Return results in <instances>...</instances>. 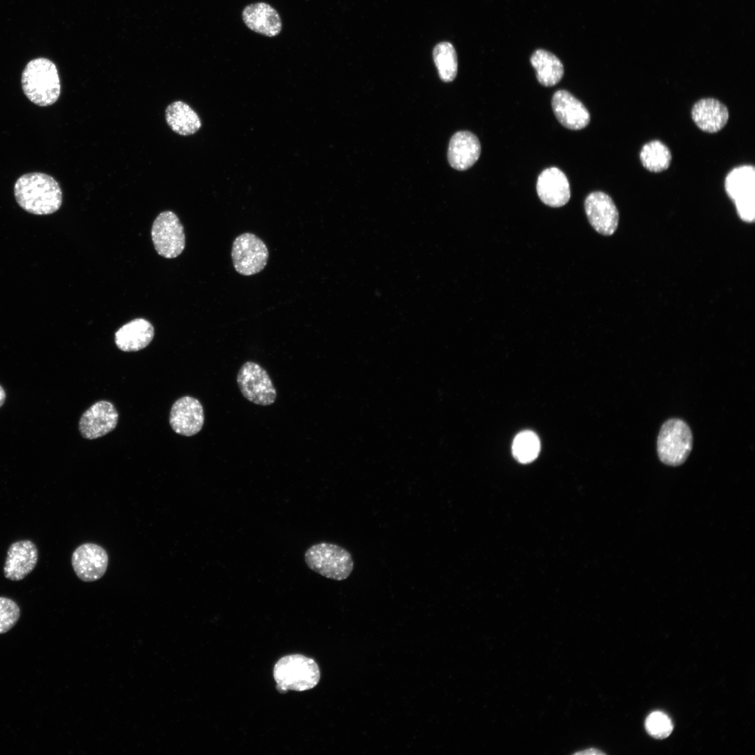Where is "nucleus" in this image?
Wrapping results in <instances>:
<instances>
[{"mask_svg":"<svg viewBox=\"0 0 755 755\" xmlns=\"http://www.w3.org/2000/svg\"><path fill=\"white\" fill-rule=\"evenodd\" d=\"M18 205L25 211L45 215L57 211L62 203V192L52 176L43 173H29L20 176L14 186Z\"/></svg>","mask_w":755,"mask_h":755,"instance_id":"obj_1","label":"nucleus"},{"mask_svg":"<svg viewBox=\"0 0 755 755\" xmlns=\"http://www.w3.org/2000/svg\"><path fill=\"white\" fill-rule=\"evenodd\" d=\"M22 87L26 96L39 106H48L59 99L61 92L56 65L46 58L31 60L22 74Z\"/></svg>","mask_w":755,"mask_h":755,"instance_id":"obj_2","label":"nucleus"},{"mask_svg":"<svg viewBox=\"0 0 755 755\" xmlns=\"http://www.w3.org/2000/svg\"><path fill=\"white\" fill-rule=\"evenodd\" d=\"M273 677L279 691L288 690L303 691L315 687L320 678L316 662L301 654H292L281 658L275 663Z\"/></svg>","mask_w":755,"mask_h":755,"instance_id":"obj_3","label":"nucleus"},{"mask_svg":"<svg viewBox=\"0 0 755 755\" xmlns=\"http://www.w3.org/2000/svg\"><path fill=\"white\" fill-rule=\"evenodd\" d=\"M304 558L310 570L338 581L347 579L354 568L351 554L345 548L329 542L312 545L305 551Z\"/></svg>","mask_w":755,"mask_h":755,"instance_id":"obj_4","label":"nucleus"},{"mask_svg":"<svg viewBox=\"0 0 755 755\" xmlns=\"http://www.w3.org/2000/svg\"><path fill=\"white\" fill-rule=\"evenodd\" d=\"M693 447V436L688 424L680 419L665 422L657 439V453L665 464L677 466L682 464Z\"/></svg>","mask_w":755,"mask_h":755,"instance_id":"obj_5","label":"nucleus"},{"mask_svg":"<svg viewBox=\"0 0 755 755\" xmlns=\"http://www.w3.org/2000/svg\"><path fill=\"white\" fill-rule=\"evenodd\" d=\"M725 189L734 201L738 213L745 222H752L755 215V169L745 165L731 171L725 180Z\"/></svg>","mask_w":755,"mask_h":755,"instance_id":"obj_6","label":"nucleus"},{"mask_svg":"<svg viewBox=\"0 0 755 755\" xmlns=\"http://www.w3.org/2000/svg\"><path fill=\"white\" fill-rule=\"evenodd\" d=\"M236 380L241 394L251 403L263 406L275 403L276 389L267 371L259 364L245 362L238 372Z\"/></svg>","mask_w":755,"mask_h":755,"instance_id":"obj_7","label":"nucleus"},{"mask_svg":"<svg viewBox=\"0 0 755 755\" xmlns=\"http://www.w3.org/2000/svg\"><path fill=\"white\" fill-rule=\"evenodd\" d=\"M151 236L155 250L164 258H175L185 249L184 227L172 211L159 213L152 224Z\"/></svg>","mask_w":755,"mask_h":755,"instance_id":"obj_8","label":"nucleus"},{"mask_svg":"<svg viewBox=\"0 0 755 755\" xmlns=\"http://www.w3.org/2000/svg\"><path fill=\"white\" fill-rule=\"evenodd\" d=\"M231 257L233 267L238 273L252 275L265 268L268 250L260 238L252 233H244L233 240Z\"/></svg>","mask_w":755,"mask_h":755,"instance_id":"obj_9","label":"nucleus"},{"mask_svg":"<svg viewBox=\"0 0 755 755\" xmlns=\"http://www.w3.org/2000/svg\"><path fill=\"white\" fill-rule=\"evenodd\" d=\"M584 210L591 226L604 236L612 235L619 224V212L612 199L601 191L590 193L584 201Z\"/></svg>","mask_w":755,"mask_h":755,"instance_id":"obj_10","label":"nucleus"},{"mask_svg":"<svg viewBox=\"0 0 755 755\" xmlns=\"http://www.w3.org/2000/svg\"><path fill=\"white\" fill-rule=\"evenodd\" d=\"M117 421L118 412L114 405L109 401H99L84 412L78 428L84 438L94 440L113 431Z\"/></svg>","mask_w":755,"mask_h":755,"instance_id":"obj_11","label":"nucleus"},{"mask_svg":"<svg viewBox=\"0 0 755 755\" xmlns=\"http://www.w3.org/2000/svg\"><path fill=\"white\" fill-rule=\"evenodd\" d=\"M169 423L178 434L184 436L196 435L204 424V411L201 402L189 396L178 398L171 407Z\"/></svg>","mask_w":755,"mask_h":755,"instance_id":"obj_12","label":"nucleus"},{"mask_svg":"<svg viewBox=\"0 0 755 755\" xmlns=\"http://www.w3.org/2000/svg\"><path fill=\"white\" fill-rule=\"evenodd\" d=\"M71 563L78 578L84 582H94L105 574L108 556L102 547L91 542L84 543L73 552Z\"/></svg>","mask_w":755,"mask_h":755,"instance_id":"obj_13","label":"nucleus"},{"mask_svg":"<svg viewBox=\"0 0 755 755\" xmlns=\"http://www.w3.org/2000/svg\"><path fill=\"white\" fill-rule=\"evenodd\" d=\"M538 195L542 203L550 207H561L570 198V188L565 173L557 167L543 170L536 182Z\"/></svg>","mask_w":755,"mask_h":755,"instance_id":"obj_14","label":"nucleus"},{"mask_svg":"<svg viewBox=\"0 0 755 755\" xmlns=\"http://www.w3.org/2000/svg\"><path fill=\"white\" fill-rule=\"evenodd\" d=\"M552 107L558 121L568 129H584L590 122V114L584 105L566 90L554 94Z\"/></svg>","mask_w":755,"mask_h":755,"instance_id":"obj_15","label":"nucleus"},{"mask_svg":"<svg viewBox=\"0 0 755 755\" xmlns=\"http://www.w3.org/2000/svg\"><path fill=\"white\" fill-rule=\"evenodd\" d=\"M38 557V549L32 541L24 540L13 542L7 552L4 576L12 581L24 579L35 568Z\"/></svg>","mask_w":755,"mask_h":755,"instance_id":"obj_16","label":"nucleus"},{"mask_svg":"<svg viewBox=\"0 0 755 755\" xmlns=\"http://www.w3.org/2000/svg\"><path fill=\"white\" fill-rule=\"evenodd\" d=\"M481 145L478 138L468 131H459L451 137L447 159L450 165L458 171L470 168L479 159Z\"/></svg>","mask_w":755,"mask_h":755,"instance_id":"obj_17","label":"nucleus"},{"mask_svg":"<svg viewBox=\"0 0 755 755\" xmlns=\"http://www.w3.org/2000/svg\"><path fill=\"white\" fill-rule=\"evenodd\" d=\"M242 18L250 30L268 37L276 36L282 30L280 15L273 7L265 2L246 6L243 10Z\"/></svg>","mask_w":755,"mask_h":755,"instance_id":"obj_18","label":"nucleus"},{"mask_svg":"<svg viewBox=\"0 0 755 755\" xmlns=\"http://www.w3.org/2000/svg\"><path fill=\"white\" fill-rule=\"evenodd\" d=\"M729 117L727 107L714 98L698 100L691 109V117L696 126L707 133H716L726 124Z\"/></svg>","mask_w":755,"mask_h":755,"instance_id":"obj_19","label":"nucleus"},{"mask_svg":"<svg viewBox=\"0 0 755 755\" xmlns=\"http://www.w3.org/2000/svg\"><path fill=\"white\" fill-rule=\"evenodd\" d=\"M154 329L145 319L136 318L120 327L115 334V343L123 352H137L152 340Z\"/></svg>","mask_w":755,"mask_h":755,"instance_id":"obj_20","label":"nucleus"},{"mask_svg":"<svg viewBox=\"0 0 755 755\" xmlns=\"http://www.w3.org/2000/svg\"><path fill=\"white\" fill-rule=\"evenodd\" d=\"M165 117L171 129L181 136L192 135L201 127L197 113L182 101H176L169 104L166 109Z\"/></svg>","mask_w":755,"mask_h":755,"instance_id":"obj_21","label":"nucleus"},{"mask_svg":"<svg viewBox=\"0 0 755 755\" xmlns=\"http://www.w3.org/2000/svg\"><path fill=\"white\" fill-rule=\"evenodd\" d=\"M530 62L535 70L538 81L543 86L556 85L563 76L564 69L561 60L547 50H536L531 56Z\"/></svg>","mask_w":755,"mask_h":755,"instance_id":"obj_22","label":"nucleus"},{"mask_svg":"<svg viewBox=\"0 0 755 755\" xmlns=\"http://www.w3.org/2000/svg\"><path fill=\"white\" fill-rule=\"evenodd\" d=\"M640 159L646 169L659 173L669 167L672 154L664 143L659 140H653L642 146L640 152Z\"/></svg>","mask_w":755,"mask_h":755,"instance_id":"obj_23","label":"nucleus"},{"mask_svg":"<svg viewBox=\"0 0 755 755\" xmlns=\"http://www.w3.org/2000/svg\"><path fill=\"white\" fill-rule=\"evenodd\" d=\"M433 59L440 78L445 82L454 80L457 74L458 61L454 47L450 42H440L433 50Z\"/></svg>","mask_w":755,"mask_h":755,"instance_id":"obj_24","label":"nucleus"},{"mask_svg":"<svg viewBox=\"0 0 755 755\" xmlns=\"http://www.w3.org/2000/svg\"><path fill=\"white\" fill-rule=\"evenodd\" d=\"M540 445L538 437L531 431H524L516 436L512 450L514 457L523 463L533 461L538 455Z\"/></svg>","mask_w":755,"mask_h":755,"instance_id":"obj_25","label":"nucleus"},{"mask_svg":"<svg viewBox=\"0 0 755 755\" xmlns=\"http://www.w3.org/2000/svg\"><path fill=\"white\" fill-rule=\"evenodd\" d=\"M647 732L656 739H664L673 731V724L667 714L662 712H652L645 720Z\"/></svg>","mask_w":755,"mask_h":755,"instance_id":"obj_26","label":"nucleus"},{"mask_svg":"<svg viewBox=\"0 0 755 755\" xmlns=\"http://www.w3.org/2000/svg\"><path fill=\"white\" fill-rule=\"evenodd\" d=\"M20 610L12 599L0 597V634L11 629L20 618Z\"/></svg>","mask_w":755,"mask_h":755,"instance_id":"obj_27","label":"nucleus"},{"mask_svg":"<svg viewBox=\"0 0 755 755\" xmlns=\"http://www.w3.org/2000/svg\"><path fill=\"white\" fill-rule=\"evenodd\" d=\"M605 754V753H603V752L599 751V750H598L596 749H594V748L593 749L591 748V749H585V750H583V751L577 752L575 753V754Z\"/></svg>","mask_w":755,"mask_h":755,"instance_id":"obj_28","label":"nucleus"},{"mask_svg":"<svg viewBox=\"0 0 755 755\" xmlns=\"http://www.w3.org/2000/svg\"><path fill=\"white\" fill-rule=\"evenodd\" d=\"M6 391L0 385V408L3 405L6 401Z\"/></svg>","mask_w":755,"mask_h":755,"instance_id":"obj_29","label":"nucleus"}]
</instances>
